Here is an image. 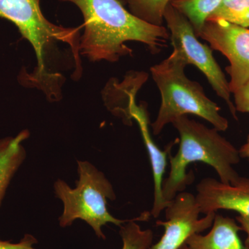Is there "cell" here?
Returning <instances> with one entry per match:
<instances>
[{"label":"cell","instance_id":"cell-1","mask_svg":"<svg viewBox=\"0 0 249 249\" xmlns=\"http://www.w3.org/2000/svg\"><path fill=\"white\" fill-rule=\"evenodd\" d=\"M76 5L84 19L80 54L90 61L115 62L132 55L125 45L134 41L158 54L170 40L168 29L149 24L127 11L119 0H60Z\"/></svg>","mask_w":249,"mask_h":249},{"label":"cell","instance_id":"cell-2","mask_svg":"<svg viewBox=\"0 0 249 249\" xmlns=\"http://www.w3.org/2000/svg\"><path fill=\"white\" fill-rule=\"evenodd\" d=\"M172 124L179 134V147L176 155L170 153L168 157L170 173L163 183L165 201L173 200L191 183L193 178L186 173V170L196 162L212 167L222 183L234 184L237 181L240 176L234 165L240 162V151L217 129L209 128L188 116L178 118Z\"/></svg>","mask_w":249,"mask_h":249},{"label":"cell","instance_id":"cell-3","mask_svg":"<svg viewBox=\"0 0 249 249\" xmlns=\"http://www.w3.org/2000/svg\"><path fill=\"white\" fill-rule=\"evenodd\" d=\"M41 0H0V18L14 23L21 35L29 41L36 52L37 67L27 73L22 83H27L45 91L49 98L58 97L60 78L47 70V58L55 47L62 42L71 49L76 62L75 77L81 75L80 58V27H65L49 21L42 14Z\"/></svg>","mask_w":249,"mask_h":249},{"label":"cell","instance_id":"cell-4","mask_svg":"<svg viewBox=\"0 0 249 249\" xmlns=\"http://www.w3.org/2000/svg\"><path fill=\"white\" fill-rule=\"evenodd\" d=\"M187 66L182 57L173 51L168 58L150 68L161 96L157 119L151 124L155 135L161 133L167 124L188 114L204 119L219 132L229 128V121L221 115L217 103L206 96L200 84L186 76Z\"/></svg>","mask_w":249,"mask_h":249},{"label":"cell","instance_id":"cell-5","mask_svg":"<svg viewBox=\"0 0 249 249\" xmlns=\"http://www.w3.org/2000/svg\"><path fill=\"white\" fill-rule=\"evenodd\" d=\"M77 163L79 180L76 181V188H70L61 179L54 183L55 196L64 204L59 224L66 228L76 219H82L89 224L98 238L106 240L103 226L110 223L120 227L129 220L117 219L108 211V199L115 200L116 196L104 174L89 162L78 160Z\"/></svg>","mask_w":249,"mask_h":249},{"label":"cell","instance_id":"cell-6","mask_svg":"<svg viewBox=\"0 0 249 249\" xmlns=\"http://www.w3.org/2000/svg\"><path fill=\"white\" fill-rule=\"evenodd\" d=\"M163 19L169 31L173 51L182 57L187 65H194L204 73L217 96L227 103L232 117L237 120L229 82L213 55V49L199 42L188 18L170 4L165 8Z\"/></svg>","mask_w":249,"mask_h":249},{"label":"cell","instance_id":"cell-7","mask_svg":"<svg viewBox=\"0 0 249 249\" xmlns=\"http://www.w3.org/2000/svg\"><path fill=\"white\" fill-rule=\"evenodd\" d=\"M198 37L224 54L230 62L229 89L234 93L249 80V29L222 19H208Z\"/></svg>","mask_w":249,"mask_h":249},{"label":"cell","instance_id":"cell-8","mask_svg":"<svg viewBox=\"0 0 249 249\" xmlns=\"http://www.w3.org/2000/svg\"><path fill=\"white\" fill-rule=\"evenodd\" d=\"M163 211L165 220L157 221L156 224L164 228V233L149 249H181L191 236L211 228L216 214L199 218L196 196L184 191L178 193Z\"/></svg>","mask_w":249,"mask_h":249},{"label":"cell","instance_id":"cell-9","mask_svg":"<svg viewBox=\"0 0 249 249\" xmlns=\"http://www.w3.org/2000/svg\"><path fill=\"white\" fill-rule=\"evenodd\" d=\"M196 200L201 214L228 210L249 217V178L240 177L234 184L206 178L196 185Z\"/></svg>","mask_w":249,"mask_h":249},{"label":"cell","instance_id":"cell-10","mask_svg":"<svg viewBox=\"0 0 249 249\" xmlns=\"http://www.w3.org/2000/svg\"><path fill=\"white\" fill-rule=\"evenodd\" d=\"M132 116L133 120L139 124L150 158L154 180V202L150 213L152 217L157 218L170 202L165 201L163 198V176L166 170L168 157L175 142L168 144L165 150H161L155 143L149 129L150 119L145 105L137 106L136 104L132 109Z\"/></svg>","mask_w":249,"mask_h":249},{"label":"cell","instance_id":"cell-11","mask_svg":"<svg viewBox=\"0 0 249 249\" xmlns=\"http://www.w3.org/2000/svg\"><path fill=\"white\" fill-rule=\"evenodd\" d=\"M240 231L237 220L216 213L211 231L205 235L194 234L186 245L189 249H248L241 240Z\"/></svg>","mask_w":249,"mask_h":249},{"label":"cell","instance_id":"cell-12","mask_svg":"<svg viewBox=\"0 0 249 249\" xmlns=\"http://www.w3.org/2000/svg\"><path fill=\"white\" fill-rule=\"evenodd\" d=\"M29 137L25 129L16 137L0 139V206L8 187L26 158L22 143Z\"/></svg>","mask_w":249,"mask_h":249},{"label":"cell","instance_id":"cell-13","mask_svg":"<svg viewBox=\"0 0 249 249\" xmlns=\"http://www.w3.org/2000/svg\"><path fill=\"white\" fill-rule=\"evenodd\" d=\"M223 0H171L170 4L184 15L191 23L196 36L200 32L211 13Z\"/></svg>","mask_w":249,"mask_h":249},{"label":"cell","instance_id":"cell-14","mask_svg":"<svg viewBox=\"0 0 249 249\" xmlns=\"http://www.w3.org/2000/svg\"><path fill=\"white\" fill-rule=\"evenodd\" d=\"M150 213L145 212L140 217L130 219L120 227V235L123 241L122 249H149L152 245L153 232L151 229L142 230L137 221H146Z\"/></svg>","mask_w":249,"mask_h":249},{"label":"cell","instance_id":"cell-15","mask_svg":"<svg viewBox=\"0 0 249 249\" xmlns=\"http://www.w3.org/2000/svg\"><path fill=\"white\" fill-rule=\"evenodd\" d=\"M129 11L153 25L163 26L165 8L171 0H124Z\"/></svg>","mask_w":249,"mask_h":249},{"label":"cell","instance_id":"cell-16","mask_svg":"<svg viewBox=\"0 0 249 249\" xmlns=\"http://www.w3.org/2000/svg\"><path fill=\"white\" fill-rule=\"evenodd\" d=\"M208 19H222L249 29V0H223Z\"/></svg>","mask_w":249,"mask_h":249},{"label":"cell","instance_id":"cell-17","mask_svg":"<svg viewBox=\"0 0 249 249\" xmlns=\"http://www.w3.org/2000/svg\"><path fill=\"white\" fill-rule=\"evenodd\" d=\"M233 94L236 111L249 113V80Z\"/></svg>","mask_w":249,"mask_h":249},{"label":"cell","instance_id":"cell-18","mask_svg":"<svg viewBox=\"0 0 249 249\" xmlns=\"http://www.w3.org/2000/svg\"><path fill=\"white\" fill-rule=\"evenodd\" d=\"M37 243V239L34 236L25 234L18 243L0 240V249H36L34 245Z\"/></svg>","mask_w":249,"mask_h":249},{"label":"cell","instance_id":"cell-19","mask_svg":"<svg viewBox=\"0 0 249 249\" xmlns=\"http://www.w3.org/2000/svg\"><path fill=\"white\" fill-rule=\"evenodd\" d=\"M236 220L240 224L242 230L247 233V237L245 245L249 249V217L239 215L236 217Z\"/></svg>","mask_w":249,"mask_h":249},{"label":"cell","instance_id":"cell-20","mask_svg":"<svg viewBox=\"0 0 249 249\" xmlns=\"http://www.w3.org/2000/svg\"><path fill=\"white\" fill-rule=\"evenodd\" d=\"M241 158L246 159L249 162V134L247 142L239 149Z\"/></svg>","mask_w":249,"mask_h":249},{"label":"cell","instance_id":"cell-21","mask_svg":"<svg viewBox=\"0 0 249 249\" xmlns=\"http://www.w3.org/2000/svg\"><path fill=\"white\" fill-rule=\"evenodd\" d=\"M189 249V248H188V247H187V245H184L182 247H181V249Z\"/></svg>","mask_w":249,"mask_h":249}]
</instances>
